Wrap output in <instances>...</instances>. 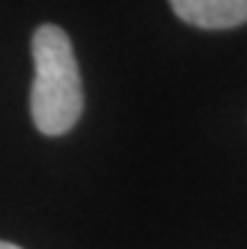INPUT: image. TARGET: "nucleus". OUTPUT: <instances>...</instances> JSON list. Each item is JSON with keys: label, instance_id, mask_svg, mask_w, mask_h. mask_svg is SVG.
<instances>
[{"label": "nucleus", "instance_id": "nucleus-3", "mask_svg": "<svg viewBox=\"0 0 247 249\" xmlns=\"http://www.w3.org/2000/svg\"><path fill=\"white\" fill-rule=\"evenodd\" d=\"M0 249H23V247H18V244H10V242H3V239H0Z\"/></svg>", "mask_w": 247, "mask_h": 249}, {"label": "nucleus", "instance_id": "nucleus-2", "mask_svg": "<svg viewBox=\"0 0 247 249\" xmlns=\"http://www.w3.org/2000/svg\"><path fill=\"white\" fill-rule=\"evenodd\" d=\"M169 5L177 18L207 31L247 23V0H169Z\"/></svg>", "mask_w": 247, "mask_h": 249}, {"label": "nucleus", "instance_id": "nucleus-1", "mask_svg": "<svg viewBox=\"0 0 247 249\" xmlns=\"http://www.w3.org/2000/svg\"><path fill=\"white\" fill-rule=\"evenodd\" d=\"M31 116L40 134L61 136L76 126L83 111L81 73L74 46L63 28L40 25L33 33Z\"/></svg>", "mask_w": 247, "mask_h": 249}]
</instances>
